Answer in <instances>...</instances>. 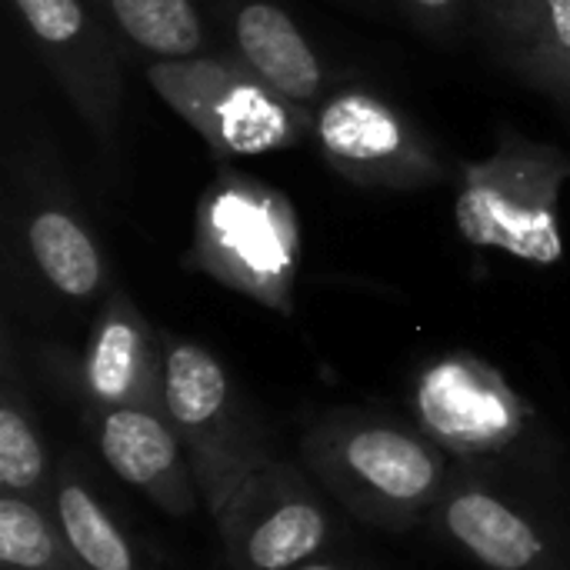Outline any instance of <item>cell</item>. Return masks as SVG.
<instances>
[{
    "label": "cell",
    "instance_id": "23",
    "mask_svg": "<svg viewBox=\"0 0 570 570\" xmlns=\"http://www.w3.org/2000/svg\"><path fill=\"white\" fill-rule=\"evenodd\" d=\"M294 570H347V568H337V564H324V561H307V564H301V568Z\"/></svg>",
    "mask_w": 570,
    "mask_h": 570
},
{
    "label": "cell",
    "instance_id": "7",
    "mask_svg": "<svg viewBox=\"0 0 570 570\" xmlns=\"http://www.w3.org/2000/svg\"><path fill=\"white\" fill-rule=\"evenodd\" d=\"M414 414L417 428L464 464L521 461L531 468L548 451L534 407L494 364L468 351L441 354L421 367Z\"/></svg>",
    "mask_w": 570,
    "mask_h": 570
},
{
    "label": "cell",
    "instance_id": "9",
    "mask_svg": "<svg viewBox=\"0 0 570 570\" xmlns=\"http://www.w3.org/2000/svg\"><path fill=\"white\" fill-rule=\"evenodd\" d=\"M13 17L57 80L104 160L120 154L124 60L110 27L87 0H10Z\"/></svg>",
    "mask_w": 570,
    "mask_h": 570
},
{
    "label": "cell",
    "instance_id": "11",
    "mask_svg": "<svg viewBox=\"0 0 570 570\" xmlns=\"http://www.w3.org/2000/svg\"><path fill=\"white\" fill-rule=\"evenodd\" d=\"M431 521L488 570H568V548L534 514L464 468L451 474Z\"/></svg>",
    "mask_w": 570,
    "mask_h": 570
},
{
    "label": "cell",
    "instance_id": "22",
    "mask_svg": "<svg viewBox=\"0 0 570 570\" xmlns=\"http://www.w3.org/2000/svg\"><path fill=\"white\" fill-rule=\"evenodd\" d=\"M531 47L570 53V0H538V40Z\"/></svg>",
    "mask_w": 570,
    "mask_h": 570
},
{
    "label": "cell",
    "instance_id": "3",
    "mask_svg": "<svg viewBox=\"0 0 570 570\" xmlns=\"http://www.w3.org/2000/svg\"><path fill=\"white\" fill-rule=\"evenodd\" d=\"M184 267L291 317L301 271L297 207L281 187L220 164L197 197Z\"/></svg>",
    "mask_w": 570,
    "mask_h": 570
},
{
    "label": "cell",
    "instance_id": "14",
    "mask_svg": "<svg viewBox=\"0 0 570 570\" xmlns=\"http://www.w3.org/2000/svg\"><path fill=\"white\" fill-rule=\"evenodd\" d=\"M234 57L291 104L314 110L334 87L321 50L277 0H220Z\"/></svg>",
    "mask_w": 570,
    "mask_h": 570
},
{
    "label": "cell",
    "instance_id": "12",
    "mask_svg": "<svg viewBox=\"0 0 570 570\" xmlns=\"http://www.w3.org/2000/svg\"><path fill=\"white\" fill-rule=\"evenodd\" d=\"M77 387L97 414L120 407L164 411V337L117 284L97 304Z\"/></svg>",
    "mask_w": 570,
    "mask_h": 570
},
{
    "label": "cell",
    "instance_id": "18",
    "mask_svg": "<svg viewBox=\"0 0 570 570\" xmlns=\"http://www.w3.org/2000/svg\"><path fill=\"white\" fill-rule=\"evenodd\" d=\"M0 570H83L53 504L0 494Z\"/></svg>",
    "mask_w": 570,
    "mask_h": 570
},
{
    "label": "cell",
    "instance_id": "13",
    "mask_svg": "<svg viewBox=\"0 0 570 570\" xmlns=\"http://www.w3.org/2000/svg\"><path fill=\"white\" fill-rule=\"evenodd\" d=\"M97 448L120 481L147 494L170 518H190L204 501L187 451L160 407L97 414Z\"/></svg>",
    "mask_w": 570,
    "mask_h": 570
},
{
    "label": "cell",
    "instance_id": "20",
    "mask_svg": "<svg viewBox=\"0 0 570 570\" xmlns=\"http://www.w3.org/2000/svg\"><path fill=\"white\" fill-rule=\"evenodd\" d=\"M498 50L531 47L538 40V0H478Z\"/></svg>",
    "mask_w": 570,
    "mask_h": 570
},
{
    "label": "cell",
    "instance_id": "8",
    "mask_svg": "<svg viewBox=\"0 0 570 570\" xmlns=\"http://www.w3.org/2000/svg\"><path fill=\"white\" fill-rule=\"evenodd\" d=\"M321 160L364 190H424L451 177L438 140L391 97L364 83H337L311 114Z\"/></svg>",
    "mask_w": 570,
    "mask_h": 570
},
{
    "label": "cell",
    "instance_id": "1",
    "mask_svg": "<svg viewBox=\"0 0 570 570\" xmlns=\"http://www.w3.org/2000/svg\"><path fill=\"white\" fill-rule=\"evenodd\" d=\"M3 257L7 274L73 304L90 307L110 294V261L97 237L57 144L17 134L3 150Z\"/></svg>",
    "mask_w": 570,
    "mask_h": 570
},
{
    "label": "cell",
    "instance_id": "15",
    "mask_svg": "<svg viewBox=\"0 0 570 570\" xmlns=\"http://www.w3.org/2000/svg\"><path fill=\"white\" fill-rule=\"evenodd\" d=\"M110 27L120 50L150 60H187L210 53V30L197 0H87Z\"/></svg>",
    "mask_w": 570,
    "mask_h": 570
},
{
    "label": "cell",
    "instance_id": "6",
    "mask_svg": "<svg viewBox=\"0 0 570 570\" xmlns=\"http://www.w3.org/2000/svg\"><path fill=\"white\" fill-rule=\"evenodd\" d=\"M164 337V414L177 431L210 514L274 461L271 441L244 407L224 364L200 344Z\"/></svg>",
    "mask_w": 570,
    "mask_h": 570
},
{
    "label": "cell",
    "instance_id": "10",
    "mask_svg": "<svg viewBox=\"0 0 570 570\" xmlns=\"http://www.w3.org/2000/svg\"><path fill=\"white\" fill-rule=\"evenodd\" d=\"M227 570H294L327 544L331 518L297 464L271 461L250 474L217 514Z\"/></svg>",
    "mask_w": 570,
    "mask_h": 570
},
{
    "label": "cell",
    "instance_id": "21",
    "mask_svg": "<svg viewBox=\"0 0 570 570\" xmlns=\"http://www.w3.org/2000/svg\"><path fill=\"white\" fill-rule=\"evenodd\" d=\"M401 7L417 30L438 40H448L461 30L471 0H401Z\"/></svg>",
    "mask_w": 570,
    "mask_h": 570
},
{
    "label": "cell",
    "instance_id": "4",
    "mask_svg": "<svg viewBox=\"0 0 570 570\" xmlns=\"http://www.w3.org/2000/svg\"><path fill=\"white\" fill-rule=\"evenodd\" d=\"M570 184V154L498 127L494 150L461 164L454 200L458 234L478 250H501L534 267L564 261L561 197Z\"/></svg>",
    "mask_w": 570,
    "mask_h": 570
},
{
    "label": "cell",
    "instance_id": "5",
    "mask_svg": "<svg viewBox=\"0 0 570 570\" xmlns=\"http://www.w3.org/2000/svg\"><path fill=\"white\" fill-rule=\"evenodd\" d=\"M147 83L207 144L217 164L311 140L314 110L281 97L234 53L150 60Z\"/></svg>",
    "mask_w": 570,
    "mask_h": 570
},
{
    "label": "cell",
    "instance_id": "16",
    "mask_svg": "<svg viewBox=\"0 0 570 570\" xmlns=\"http://www.w3.org/2000/svg\"><path fill=\"white\" fill-rule=\"evenodd\" d=\"M0 491L53 504L50 461L40 441L33 404L17 371L10 321L3 324V344H0Z\"/></svg>",
    "mask_w": 570,
    "mask_h": 570
},
{
    "label": "cell",
    "instance_id": "17",
    "mask_svg": "<svg viewBox=\"0 0 570 570\" xmlns=\"http://www.w3.org/2000/svg\"><path fill=\"white\" fill-rule=\"evenodd\" d=\"M53 508L60 528L83 570H140L134 548L114 514L97 501L83 478L60 471L53 488Z\"/></svg>",
    "mask_w": 570,
    "mask_h": 570
},
{
    "label": "cell",
    "instance_id": "19",
    "mask_svg": "<svg viewBox=\"0 0 570 570\" xmlns=\"http://www.w3.org/2000/svg\"><path fill=\"white\" fill-rule=\"evenodd\" d=\"M498 53L524 83L570 107V53L544 47H504Z\"/></svg>",
    "mask_w": 570,
    "mask_h": 570
},
{
    "label": "cell",
    "instance_id": "2",
    "mask_svg": "<svg viewBox=\"0 0 570 570\" xmlns=\"http://www.w3.org/2000/svg\"><path fill=\"white\" fill-rule=\"evenodd\" d=\"M301 458L327 494L384 531L417 528L451 481L448 454L421 428L357 411L317 417L304 431Z\"/></svg>",
    "mask_w": 570,
    "mask_h": 570
}]
</instances>
